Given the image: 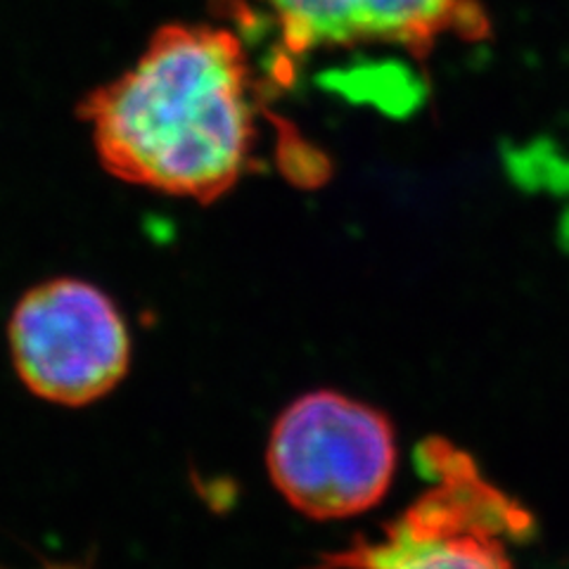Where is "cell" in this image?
Listing matches in <instances>:
<instances>
[{
	"instance_id": "obj_5",
	"label": "cell",
	"mask_w": 569,
	"mask_h": 569,
	"mask_svg": "<svg viewBox=\"0 0 569 569\" xmlns=\"http://www.w3.org/2000/svg\"><path fill=\"white\" fill-rule=\"evenodd\" d=\"M276 29L288 58L316 50L391 48L413 60L447 39L489 33L479 0H249Z\"/></svg>"
},
{
	"instance_id": "obj_1",
	"label": "cell",
	"mask_w": 569,
	"mask_h": 569,
	"mask_svg": "<svg viewBox=\"0 0 569 569\" xmlns=\"http://www.w3.org/2000/svg\"><path fill=\"white\" fill-rule=\"evenodd\" d=\"M259 83L240 36L217 24L159 27L136 62L79 104L107 173L194 202L233 190L259 140Z\"/></svg>"
},
{
	"instance_id": "obj_2",
	"label": "cell",
	"mask_w": 569,
	"mask_h": 569,
	"mask_svg": "<svg viewBox=\"0 0 569 569\" xmlns=\"http://www.w3.org/2000/svg\"><path fill=\"white\" fill-rule=\"evenodd\" d=\"M397 458L389 418L330 389L284 408L266 449L276 489L313 520H347L376 508L395 479Z\"/></svg>"
},
{
	"instance_id": "obj_3",
	"label": "cell",
	"mask_w": 569,
	"mask_h": 569,
	"mask_svg": "<svg viewBox=\"0 0 569 569\" xmlns=\"http://www.w3.org/2000/svg\"><path fill=\"white\" fill-rule=\"evenodd\" d=\"M420 462L432 487L380 539H363L318 569H515L506 539L529 531L527 510L493 489L449 441H425Z\"/></svg>"
},
{
	"instance_id": "obj_4",
	"label": "cell",
	"mask_w": 569,
	"mask_h": 569,
	"mask_svg": "<svg viewBox=\"0 0 569 569\" xmlns=\"http://www.w3.org/2000/svg\"><path fill=\"white\" fill-rule=\"evenodd\" d=\"M10 351L20 380L60 406L93 403L131 363L127 320L114 301L79 278L36 284L10 318Z\"/></svg>"
}]
</instances>
